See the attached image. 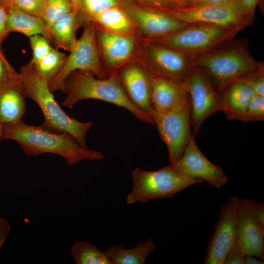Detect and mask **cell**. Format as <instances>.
Here are the masks:
<instances>
[{
  "label": "cell",
  "instance_id": "obj_1",
  "mask_svg": "<svg viewBox=\"0 0 264 264\" xmlns=\"http://www.w3.org/2000/svg\"><path fill=\"white\" fill-rule=\"evenodd\" d=\"M2 127L1 139L17 141L22 150L30 156L46 153L56 154L63 157L69 166L85 160L100 161L104 158L102 152L83 147L65 132L51 131L22 120Z\"/></svg>",
  "mask_w": 264,
  "mask_h": 264
},
{
  "label": "cell",
  "instance_id": "obj_2",
  "mask_svg": "<svg viewBox=\"0 0 264 264\" xmlns=\"http://www.w3.org/2000/svg\"><path fill=\"white\" fill-rule=\"evenodd\" d=\"M27 97L40 107L44 117L43 127L50 131L65 132L72 136L84 148H88L86 136L93 126L89 121L81 122L69 116L55 100L48 82L42 77L30 63L19 73Z\"/></svg>",
  "mask_w": 264,
  "mask_h": 264
},
{
  "label": "cell",
  "instance_id": "obj_3",
  "mask_svg": "<svg viewBox=\"0 0 264 264\" xmlns=\"http://www.w3.org/2000/svg\"><path fill=\"white\" fill-rule=\"evenodd\" d=\"M66 98L62 105L73 108L78 102L96 99L125 109L139 120L154 125V120L138 109L129 98L116 73L101 79L88 71H76L65 84Z\"/></svg>",
  "mask_w": 264,
  "mask_h": 264
},
{
  "label": "cell",
  "instance_id": "obj_4",
  "mask_svg": "<svg viewBox=\"0 0 264 264\" xmlns=\"http://www.w3.org/2000/svg\"><path fill=\"white\" fill-rule=\"evenodd\" d=\"M193 62L220 94L232 83L256 70L261 65L251 56L243 44L214 49L193 57Z\"/></svg>",
  "mask_w": 264,
  "mask_h": 264
},
{
  "label": "cell",
  "instance_id": "obj_5",
  "mask_svg": "<svg viewBox=\"0 0 264 264\" xmlns=\"http://www.w3.org/2000/svg\"><path fill=\"white\" fill-rule=\"evenodd\" d=\"M132 178V190L126 197L128 204L171 198L192 185L204 182L186 176L170 164L152 171L136 168Z\"/></svg>",
  "mask_w": 264,
  "mask_h": 264
},
{
  "label": "cell",
  "instance_id": "obj_6",
  "mask_svg": "<svg viewBox=\"0 0 264 264\" xmlns=\"http://www.w3.org/2000/svg\"><path fill=\"white\" fill-rule=\"evenodd\" d=\"M242 29L205 24H188L166 36L144 41L168 46L195 57L231 40Z\"/></svg>",
  "mask_w": 264,
  "mask_h": 264
},
{
  "label": "cell",
  "instance_id": "obj_7",
  "mask_svg": "<svg viewBox=\"0 0 264 264\" xmlns=\"http://www.w3.org/2000/svg\"><path fill=\"white\" fill-rule=\"evenodd\" d=\"M76 71H88L99 78H107L102 65L97 42V28L92 21L86 23L81 37L70 51V54L59 71L49 82L52 92H65V84L68 76Z\"/></svg>",
  "mask_w": 264,
  "mask_h": 264
},
{
  "label": "cell",
  "instance_id": "obj_8",
  "mask_svg": "<svg viewBox=\"0 0 264 264\" xmlns=\"http://www.w3.org/2000/svg\"><path fill=\"white\" fill-rule=\"evenodd\" d=\"M167 11L187 24H205L244 28L250 25L253 19L244 14L236 0L216 4L178 7Z\"/></svg>",
  "mask_w": 264,
  "mask_h": 264
},
{
  "label": "cell",
  "instance_id": "obj_9",
  "mask_svg": "<svg viewBox=\"0 0 264 264\" xmlns=\"http://www.w3.org/2000/svg\"><path fill=\"white\" fill-rule=\"evenodd\" d=\"M184 82L190 102L192 134L195 137L205 120L220 111V95L216 91L204 72L196 66Z\"/></svg>",
  "mask_w": 264,
  "mask_h": 264
},
{
  "label": "cell",
  "instance_id": "obj_10",
  "mask_svg": "<svg viewBox=\"0 0 264 264\" xmlns=\"http://www.w3.org/2000/svg\"><path fill=\"white\" fill-rule=\"evenodd\" d=\"M154 126L166 145L170 164L182 155L192 136L190 126V100L183 105L154 118Z\"/></svg>",
  "mask_w": 264,
  "mask_h": 264
},
{
  "label": "cell",
  "instance_id": "obj_11",
  "mask_svg": "<svg viewBox=\"0 0 264 264\" xmlns=\"http://www.w3.org/2000/svg\"><path fill=\"white\" fill-rule=\"evenodd\" d=\"M145 62L150 73L184 81L195 66L193 57L171 47L144 41Z\"/></svg>",
  "mask_w": 264,
  "mask_h": 264
},
{
  "label": "cell",
  "instance_id": "obj_12",
  "mask_svg": "<svg viewBox=\"0 0 264 264\" xmlns=\"http://www.w3.org/2000/svg\"><path fill=\"white\" fill-rule=\"evenodd\" d=\"M120 6L131 19L143 41L166 36L188 25L176 19L167 11L140 6L128 0L121 1Z\"/></svg>",
  "mask_w": 264,
  "mask_h": 264
},
{
  "label": "cell",
  "instance_id": "obj_13",
  "mask_svg": "<svg viewBox=\"0 0 264 264\" xmlns=\"http://www.w3.org/2000/svg\"><path fill=\"white\" fill-rule=\"evenodd\" d=\"M238 200L233 197L221 207L214 233L209 242L204 264H223L228 250L237 239Z\"/></svg>",
  "mask_w": 264,
  "mask_h": 264
},
{
  "label": "cell",
  "instance_id": "obj_14",
  "mask_svg": "<svg viewBox=\"0 0 264 264\" xmlns=\"http://www.w3.org/2000/svg\"><path fill=\"white\" fill-rule=\"evenodd\" d=\"M192 136L182 155L173 164L176 170L195 179L205 181L220 188L228 181L227 176L220 166L210 162L202 153Z\"/></svg>",
  "mask_w": 264,
  "mask_h": 264
},
{
  "label": "cell",
  "instance_id": "obj_15",
  "mask_svg": "<svg viewBox=\"0 0 264 264\" xmlns=\"http://www.w3.org/2000/svg\"><path fill=\"white\" fill-rule=\"evenodd\" d=\"M116 73L132 102L154 121L151 75L143 64L132 61L120 67Z\"/></svg>",
  "mask_w": 264,
  "mask_h": 264
},
{
  "label": "cell",
  "instance_id": "obj_16",
  "mask_svg": "<svg viewBox=\"0 0 264 264\" xmlns=\"http://www.w3.org/2000/svg\"><path fill=\"white\" fill-rule=\"evenodd\" d=\"M97 28L98 44L107 66V77L116 73L117 70L127 63L133 61L137 51L134 34L127 35Z\"/></svg>",
  "mask_w": 264,
  "mask_h": 264
},
{
  "label": "cell",
  "instance_id": "obj_17",
  "mask_svg": "<svg viewBox=\"0 0 264 264\" xmlns=\"http://www.w3.org/2000/svg\"><path fill=\"white\" fill-rule=\"evenodd\" d=\"M237 238L245 255L264 260V225L251 212L245 199L238 200Z\"/></svg>",
  "mask_w": 264,
  "mask_h": 264
},
{
  "label": "cell",
  "instance_id": "obj_18",
  "mask_svg": "<svg viewBox=\"0 0 264 264\" xmlns=\"http://www.w3.org/2000/svg\"><path fill=\"white\" fill-rule=\"evenodd\" d=\"M27 97L20 75L8 72L0 85V122L2 126L19 122L26 111Z\"/></svg>",
  "mask_w": 264,
  "mask_h": 264
},
{
  "label": "cell",
  "instance_id": "obj_19",
  "mask_svg": "<svg viewBox=\"0 0 264 264\" xmlns=\"http://www.w3.org/2000/svg\"><path fill=\"white\" fill-rule=\"evenodd\" d=\"M150 75L154 119L155 116L178 108L190 100L184 81H177L151 73Z\"/></svg>",
  "mask_w": 264,
  "mask_h": 264
},
{
  "label": "cell",
  "instance_id": "obj_20",
  "mask_svg": "<svg viewBox=\"0 0 264 264\" xmlns=\"http://www.w3.org/2000/svg\"><path fill=\"white\" fill-rule=\"evenodd\" d=\"M255 94L253 89L244 81L237 80L220 94V111L228 120L243 122L247 106Z\"/></svg>",
  "mask_w": 264,
  "mask_h": 264
},
{
  "label": "cell",
  "instance_id": "obj_21",
  "mask_svg": "<svg viewBox=\"0 0 264 264\" xmlns=\"http://www.w3.org/2000/svg\"><path fill=\"white\" fill-rule=\"evenodd\" d=\"M7 17L6 29L9 34L18 32L28 37L41 35L50 40L49 30L44 20L10 4L5 6Z\"/></svg>",
  "mask_w": 264,
  "mask_h": 264
},
{
  "label": "cell",
  "instance_id": "obj_22",
  "mask_svg": "<svg viewBox=\"0 0 264 264\" xmlns=\"http://www.w3.org/2000/svg\"><path fill=\"white\" fill-rule=\"evenodd\" d=\"M80 24L78 16L72 11L66 14L49 28L50 41L57 47L70 51L77 40L75 34Z\"/></svg>",
  "mask_w": 264,
  "mask_h": 264
},
{
  "label": "cell",
  "instance_id": "obj_23",
  "mask_svg": "<svg viewBox=\"0 0 264 264\" xmlns=\"http://www.w3.org/2000/svg\"><path fill=\"white\" fill-rule=\"evenodd\" d=\"M155 247V242L148 238L132 248L127 249L123 245L110 246L105 252L111 264H143Z\"/></svg>",
  "mask_w": 264,
  "mask_h": 264
},
{
  "label": "cell",
  "instance_id": "obj_24",
  "mask_svg": "<svg viewBox=\"0 0 264 264\" xmlns=\"http://www.w3.org/2000/svg\"><path fill=\"white\" fill-rule=\"evenodd\" d=\"M91 21L106 30L116 33L133 35L136 31L132 20L120 6L96 15Z\"/></svg>",
  "mask_w": 264,
  "mask_h": 264
},
{
  "label": "cell",
  "instance_id": "obj_25",
  "mask_svg": "<svg viewBox=\"0 0 264 264\" xmlns=\"http://www.w3.org/2000/svg\"><path fill=\"white\" fill-rule=\"evenodd\" d=\"M70 253L76 264H111L105 251L90 242H76L71 246Z\"/></svg>",
  "mask_w": 264,
  "mask_h": 264
},
{
  "label": "cell",
  "instance_id": "obj_26",
  "mask_svg": "<svg viewBox=\"0 0 264 264\" xmlns=\"http://www.w3.org/2000/svg\"><path fill=\"white\" fill-rule=\"evenodd\" d=\"M66 57L65 54L52 48L47 54L32 65L38 73L49 83L59 72Z\"/></svg>",
  "mask_w": 264,
  "mask_h": 264
},
{
  "label": "cell",
  "instance_id": "obj_27",
  "mask_svg": "<svg viewBox=\"0 0 264 264\" xmlns=\"http://www.w3.org/2000/svg\"><path fill=\"white\" fill-rule=\"evenodd\" d=\"M71 11L70 0H45L42 19L49 30L57 20Z\"/></svg>",
  "mask_w": 264,
  "mask_h": 264
},
{
  "label": "cell",
  "instance_id": "obj_28",
  "mask_svg": "<svg viewBox=\"0 0 264 264\" xmlns=\"http://www.w3.org/2000/svg\"><path fill=\"white\" fill-rule=\"evenodd\" d=\"M120 5V0H82L79 12L83 13L81 23L90 22L96 15Z\"/></svg>",
  "mask_w": 264,
  "mask_h": 264
},
{
  "label": "cell",
  "instance_id": "obj_29",
  "mask_svg": "<svg viewBox=\"0 0 264 264\" xmlns=\"http://www.w3.org/2000/svg\"><path fill=\"white\" fill-rule=\"evenodd\" d=\"M264 120V96L255 94L250 101L243 122L263 121Z\"/></svg>",
  "mask_w": 264,
  "mask_h": 264
},
{
  "label": "cell",
  "instance_id": "obj_30",
  "mask_svg": "<svg viewBox=\"0 0 264 264\" xmlns=\"http://www.w3.org/2000/svg\"><path fill=\"white\" fill-rule=\"evenodd\" d=\"M29 38L32 50V57L30 63L33 64L47 54L52 47L49 40L43 35H35Z\"/></svg>",
  "mask_w": 264,
  "mask_h": 264
},
{
  "label": "cell",
  "instance_id": "obj_31",
  "mask_svg": "<svg viewBox=\"0 0 264 264\" xmlns=\"http://www.w3.org/2000/svg\"><path fill=\"white\" fill-rule=\"evenodd\" d=\"M45 2V0H13L8 5H13L29 14L42 18Z\"/></svg>",
  "mask_w": 264,
  "mask_h": 264
},
{
  "label": "cell",
  "instance_id": "obj_32",
  "mask_svg": "<svg viewBox=\"0 0 264 264\" xmlns=\"http://www.w3.org/2000/svg\"><path fill=\"white\" fill-rule=\"evenodd\" d=\"M240 79L247 83L253 89L256 94L264 96V72L262 64L258 69L245 75Z\"/></svg>",
  "mask_w": 264,
  "mask_h": 264
},
{
  "label": "cell",
  "instance_id": "obj_33",
  "mask_svg": "<svg viewBox=\"0 0 264 264\" xmlns=\"http://www.w3.org/2000/svg\"><path fill=\"white\" fill-rule=\"evenodd\" d=\"M245 254L240 244L238 238L228 250L223 264H245Z\"/></svg>",
  "mask_w": 264,
  "mask_h": 264
},
{
  "label": "cell",
  "instance_id": "obj_34",
  "mask_svg": "<svg viewBox=\"0 0 264 264\" xmlns=\"http://www.w3.org/2000/svg\"><path fill=\"white\" fill-rule=\"evenodd\" d=\"M253 215L264 225V203L263 202H256L249 199H245Z\"/></svg>",
  "mask_w": 264,
  "mask_h": 264
},
{
  "label": "cell",
  "instance_id": "obj_35",
  "mask_svg": "<svg viewBox=\"0 0 264 264\" xmlns=\"http://www.w3.org/2000/svg\"><path fill=\"white\" fill-rule=\"evenodd\" d=\"M260 0H236L244 14L251 18H254L256 8Z\"/></svg>",
  "mask_w": 264,
  "mask_h": 264
},
{
  "label": "cell",
  "instance_id": "obj_36",
  "mask_svg": "<svg viewBox=\"0 0 264 264\" xmlns=\"http://www.w3.org/2000/svg\"><path fill=\"white\" fill-rule=\"evenodd\" d=\"M7 14L5 7L0 1V47L8 33L6 29Z\"/></svg>",
  "mask_w": 264,
  "mask_h": 264
},
{
  "label": "cell",
  "instance_id": "obj_37",
  "mask_svg": "<svg viewBox=\"0 0 264 264\" xmlns=\"http://www.w3.org/2000/svg\"><path fill=\"white\" fill-rule=\"evenodd\" d=\"M236 0H189L185 6H197L227 3Z\"/></svg>",
  "mask_w": 264,
  "mask_h": 264
},
{
  "label": "cell",
  "instance_id": "obj_38",
  "mask_svg": "<svg viewBox=\"0 0 264 264\" xmlns=\"http://www.w3.org/2000/svg\"><path fill=\"white\" fill-rule=\"evenodd\" d=\"M10 230L9 223L6 219L0 218V249Z\"/></svg>",
  "mask_w": 264,
  "mask_h": 264
},
{
  "label": "cell",
  "instance_id": "obj_39",
  "mask_svg": "<svg viewBox=\"0 0 264 264\" xmlns=\"http://www.w3.org/2000/svg\"><path fill=\"white\" fill-rule=\"evenodd\" d=\"M149 5L148 7L156 9L167 11L168 6L166 0H139Z\"/></svg>",
  "mask_w": 264,
  "mask_h": 264
},
{
  "label": "cell",
  "instance_id": "obj_40",
  "mask_svg": "<svg viewBox=\"0 0 264 264\" xmlns=\"http://www.w3.org/2000/svg\"><path fill=\"white\" fill-rule=\"evenodd\" d=\"M8 72L9 71L5 63L0 57V85L5 80Z\"/></svg>",
  "mask_w": 264,
  "mask_h": 264
},
{
  "label": "cell",
  "instance_id": "obj_41",
  "mask_svg": "<svg viewBox=\"0 0 264 264\" xmlns=\"http://www.w3.org/2000/svg\"><path fill=\"white\" fill-rule=\"evenodd\" d=\"M245 264H263L262 261L253 255H246L244 258Z\"/></svg>",
  "mask_w": 264,
  "mask_h": 264
},
{
  "label": "cell",
  "instance_id": "obj_42",
  "mask_svg": "<svg viewBox=\"0 0 264 264\" xmlns=\"http://www.w3.org/2000/svg\"><path fill=\"white\" fill-rule=\"evenodd\" d=\"M71 5L72 12L78 16L80 10V4L82 0H70Z\"/></svg>",
  "mask_w": 264,
  "mask_h": 264
},
{
  "label": "cell",
  "instance_id": "obj_43",
  "mask_svg": "<svg viewBox=\"0 0 264 264\" xmlns=\"http://www.w3.org/2000/svg\"><path fill=\"white\" fill-rule=\"evenodd\" d=\"M0 57L2 59V60L4 61V62L5 63L9 72H13L14 71V69L12 67V66L10 65V64L8 62L7 60L6 59L5 56L4 55L1 47H0Z\"/></svg>",
  "mask_w": 264,
  "mask_h": 264
},
{
  "label": "cell",
  "instance_id": "obj_44",
  "mask_svg": "<svg viewBox=\"0 0 264 264\" xmlns=\"http://www.w3.org/2000/svg\"><path fill=\"white\" fill-rule=\"evenodd\" d=\"M166 1L169 10L177 7L179 0H166Z\"/></svg>",
  "mask_w": 264,
  "mask_h": 264
},
{
  "label": "cell",
  "instance_id": "obj_45",
  "mask_svg": "<svg viewBox=\"0 0 264 264\" xmlns=\"http://www.w3.org/2000/svg\"><path fill=\"white\" fill-rule=\"evenodd\" d=\"M189 1V0H179L178 6L176 7L185 6Z\"/></svg>",
  "mask_w": 264,
  "mask_h": 264
},
{
  "label": "cell",
  "instance_id": "obj_46",
  "mask_svg": "<svg viewBox=\"0 0 264 264\" xmlns=\"http://www.w3.org/2000/svg\"><path fill=\"white\" fill-rule=\"evenodd\" d=\"M13 0H0V2L5 6L11 2Z\"/></svg>",
  "mask_w": 264,
  "mask_h": 264
},
{
  "label": "cell",
  "instance_id": "obj_47",
  "mask_svg": "<svg viewBox=\"0 0 264 264\" xmlns=\"http://www.w3.org/2000/svg\"><path fill=\"white\" fill-rule=\"evenodd\" d=\"M2 125L0 122V140L1 139V135H2Z\"/></svg>",
  "mask_w": 264,
  "mask_h": 264
}]
</instances>
